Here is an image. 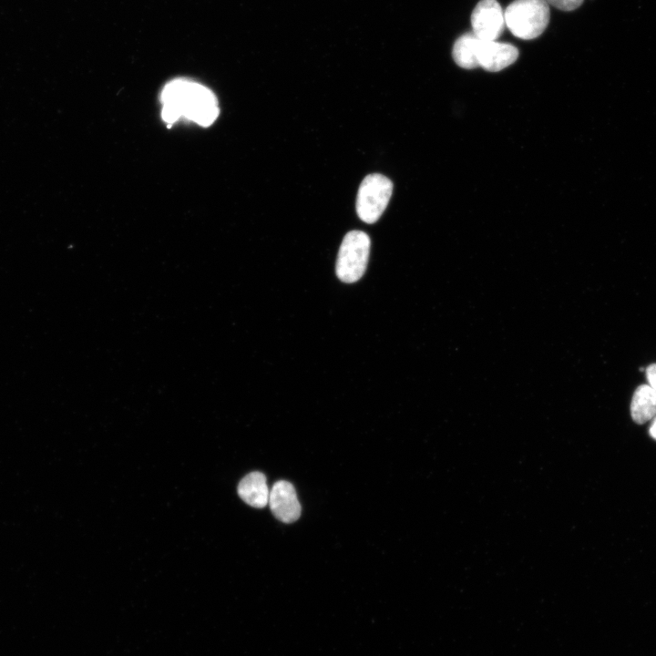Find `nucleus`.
<instances>
[{
	"label": "nucleus",
	"instance_id": "nucleus-7",
	"mask_svg": "<svg viewBox=\"0 0 656 656\" xmlns=\"http://www.w3.org/2000/svg\"><path fill=\"white\" fill-rule=\"evenodd\" d=\"M477 57L479 67L489 72H497L518 59V49L509 43L479 40Z\"/></svg>",
	"mask_w": 656,
	"mask_h": 656
},
{
	"label": "nucleus",
	"instance_id": "nucleus-6",
	"mask_svg": "<svg viewBox=\"0 0 656 656\" xmlns=\"http://www.w3.org/2000/svg\"><path fill=\"white\" fill-rule=\"evenodd\" d=\"M271 510L277 519L284 523H292L301 516V505L294 487L288 481L274 483L270 490Z\"/></svg>",
	"mask_w": 656,
	"mask_h": 656
},
{
	"label": "nucleus",
	"instance_id": "nucleus-10",
	"mask_svg": "<svg viewBox=\"0 0 656 656\" xmlns=\"http://www.w3.org/2000/svg\"><path fill=\"white\" fill-rule=\"evenodd\" d=\"M479 39L472 33L466 32L454 43L452 56L457 66L466 69L478 67L477 57Z\"/></svg>",
	"mask_w": 656,
	"mask_h": 656
},
{
	"label": "nucleus",
	"instance_id": "nucleus-8",
	"mask_svg": "<svg viewBox=\"0 0 656 656\" xmlns=\"http://www.w3.org/2000/svg\"><path fill=\"white\" fill-rule=\"evenodd\" d=\"M238 494L253 507H265L269 502L270 490L264 474L255 471L245 476L239 483Z\"/></svg>",
	"mask_w": 656,
	"mask_h": 656
},
{
	"label": "nucleus",
	"instance_id": "nucleus-11",
	"mask_svg": "<svg viewBox=\"0 0 656 656\" xmlns=\"http://www.w3.org/2000/svg\"><path fill=\"white\" fill-rule=\"evenodd\" d=\"M548 5L562 10L572 11L581 5L584 0H546Z\"/></svg>",
	"mask_w": 656,
	"mask_h": 656
},
{
	"label": "nucleus",
	"instance_id": "nucleus-13",
	"mask_svg": "<svg viewBox=\"0 0 656 656\" xmlns=\"http://www.w3.org/2000/svg\"><path fill=\"white\" fill-rule=\"evenodd\" d=\"M650 435L651 437L656 439V417L654 418L651 427H650Z\"/></svg>",
	"mask_w": 656,
	"mask_h": 656
},
{
	"label": "nucleus",
	"instance_id": "nucleus-4",
	"mask_svg": "<svg viewBox=\"0 0 656 656\" xmlns=\"http://www.w3.org/2000/svg\"><path fill=\"white\" fill-rule=\"evenodd\" d=\"M393 192V183L378 173L367 175L360 184L356 211L366 223H374L384 211Z\"/></svg>",
	"mask_w": 656,
	"mask_h": 656
},
{
	"label": "nucleus",
	"instance_id": "nucleus-12",
	"mask_svg": "<svg viewBox=\"0 0 656 656\" xmlns=\"http://www.w3.org/2000/svg\"><path fill=\"white\" fill-rule=\"evenodd\" d=\"M646 376L649 385L656 392V364H652L646 368Z\"/></svg>",
	"mask_w": 656,
	"mask_h": 656
},
{
	"label": "nucleus",
	"instance_id": "nucleus-9",
	"mask_svg": "<svg viewBox=\"0 0 656 656\" xmlns=\"http://www.w3.org/2000/svg\"><path fill=\"white\" fill-rule=\"evenodd\" d=\"M630 415L639 425L656 415V392L649 384L640 385L635 390L630 403Z\"/></svg>",
	"mask_w": 656,
	"mask_h": 656
},
{
	"label": "nucleus",
	"instance_id": "nucleus-5",
	"mask_svg": "<svg viewBox=\"0 0 656 656\" xmlns=\"http://www.w3.org/2000/svg\"><path fill=\"white\" fill-rule=\"evenodd\" d=\"M505 25L504 11L497 0H480L472 12V33L479 40H497Z\"/></svg>",
	"mask_w": 656,
	"mask_h": 656
},
{
	"label": "nucleus",
	"instance_id": "nucleus-3",
	"mask_svg": "<svg viewBox=\"0 0 656 656\" xmlns=\"http://www.w3.org/2000/svg\"><path fill=\"white\" fill-rule=\"evenodd\" d=\"M370 246V238L364 231H352L344 236L336 261V274L342 282L353 283L364 275Z\"/></svg>",
	"mask_w": 656,
	"mask_h": 656
},
{
	"label": "nucleus",
	"instance_id": "nucleus-1",
	"mask_svg": "<svg viewBox=\"0 0 656 656\" xmlns=\"http://www.w3.org/2000/svg\"><path fill=\"white\" fill-rule=\"evenodd\" d=\"M161 117L167 124L183 118L202 127L210 126L219 116V104L205 86L179 78L169 82L161 91Z\"/></svg>",
	"mask_w": 656,
	"mask_h": 656
},
{
	"label": "nucleus",
	"instance_id": "nucleus-2",
	"mask_svg": "<svg viewBox=\"0 0 656 656\" xmlns=\"http://www.w3.org/2000/svg\"><path fill=\"white\" fill-rule=\"evenodd\" d=\"M505 23L517 37L529 40L539 36L549 21L546 0H515L504 11Z\"/></svg>",
	"mask_w": 656,
	"mask_h": 656
}]
</instances>
